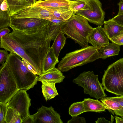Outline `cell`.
Segmentation results:
<instances>
[{
	"instance_id": "1",
	"label": "cell",
	"mask_w": 123,
	"mask_h": 123,
	"mask_svg": "<svg viewBox=\"0 0 123 123\" xmlns=\"http://www.w3.org/2000/svg\"><path fill=\"white\" fill-rule=\"evenodd\" d=\"M49 24L39 29L23 31H13L9 33L22 46L26 54L36 65L41 74L50 48L51 41L47 37Z\"/></svg>"
},
{
	"instance_id": "2",
	"label": "cell",
	"mask_w": 123,
	"mask_h": 123,
	"mask_svg": "<svg viewBox=\"0 0 123 123\" xmlns=\"http://www.w3.org/2000/svg\"><path fill=\"white\" fill-rule=\"evenodd\" d=\"M93 29L85 18L73 14L61 24L60 31L83 48L88 46V37Z\"/></svg>"
},
{
	"instance_id": "3",
	"label": "cell",
	"mask_w": 123,
	"mask_h": 123,
	"mask_svg": "<svg viewBox=\"0 0 123 123\" xmlns=\"http://www.w3.org/2000/svg\"><path fill=\"white\" fill-rule=\"evenodd\" d=\"M5 63L12 73L20 90L27 91L37 84L38 76L28 70L17 54L10 52Z\"/></svg>"
},
{
	"instance_id": "4",
	"label": "cell",
	"mask_w": 123,
	"mask_h": 123,
	"mask_svg": "<svg viewBox=\"0 0 123 123\" xmlns=\"http://www.w3.org/2000/svg\"><path fill=\"white\" fill-rule=\"evenodd\" d=\"M98 49L92 46L81 48L67 54L59 63L58 68L63 72L92 62L99 59Z\"/></svg>"
},
{
	"instance_id": "5",
	"label": "cell",
	"mask_w": 123,
	"mask_h": 123,
	"mask_svg": "<svg viewBox=\"0 0 123 123\" xmlns=\"http://www.w3.org/2000/svg\"><path fill=\"white\" fill-rule=\"evenodd\" d=\"M102 80L105 90L117 95L123 96V58L108 67Z\"/></svg>"
},
{
	"instance_id": "6",
	"label": "cell",
	"mask_w": 123,
	"mask_h": 123,
	"mask_svg": "<svg viewBox=\"0 0 123 123\" xmlns=\"http://www.w3.org/2000/svg\"><path fill=\"white\" fill-rule=\"evenodd\" d=\"M73 82L78 86L82 87L85 94L97 99L106 98L102 83L99 82L98 75L94 74L92 71H84L80 74Z\"/></svg>"
},
{
	"instance_id": "7",
	"label": "cell",
	"mask_w": 123,
	"mask_h": 123,
	"mask_svg": "<svg viewBox=\"0 0 123 123\" xmlns=\"http://www.w3.org/2000/svg\"><path fill=\"white\" fill-rule=\"evenodd\" d=\"M20 90L11 71L4 63L0 68V102L7 104Z\"/></svg>"
},
{
	"instance_id": "8",
	"label": "cell",
	"mask_w": 123,
	"mask_h": 123,
	"mask_svg": "<svg viewBox=\"0 0 123 123\" xmlns=\"http://www.w3.org/2000/svg\"><path fill=\"white\" fill-rule=\"evenodd\" d=\"M75 14L83 17L90 22L98 26L104 24L105 12L99 0H87L82 9Z\"/></svg>"
},
{
	"instance_id": "9",
	"label": "cell",
	"mask_w": 123,
	"mask_h": 123,
	"mask_svg": "<svg viewBox=\"0 0 123 123\" xmlns=\"http://www.w3.org/2000/svg\"><path fill=\"white\" fill-rule=\"evenodd\" d=\"M0 39V48L17 54L32 67L37 72V75L41 74L36 65L26 54L22 46L12 36L8 33Z\"/></svg>"
},
{
	"instance_id": "10",
	"label": "cell",
	"mask_w": 123,
	"mask_h": 123,
	"mask_svg": "<svg viewBox=\"0 0 123 123\" xmlns=\"http://www.w3.org/2000/svg\"><path fill=\"white\" fill-rule=\"evenodd\" d=\"M25 90H20L8 102V107L14 109L20 115L23 120L29 115L31 99Z\"/></svg>"
},
{
	"instance_id": "11",
	"label": "cell",
	"mask_w": 123,
	"mask_h": 123,
	"mask_svg": "<svg viewBox=\"0 0 123 123\" xmlns=\"http://www.w3.org/2000/svg\"><path fill=\"white\" fill-rule=\"evenodd\" d=\"M50 22V21L42 18H14L11 17L10 27L13 31H23L39 29L48 25Z\"/></svg>"
},
{
	"instance_id": "12",
	"label": "cell",
	"mask_w": 123,
	"mask_h": 123,
	"mask_svg": "<svg viewBox=\"0 0 123 123\" xmlns=\"http://www.w3.org/2000/svg\"><path fill=\"white\" fill-rule=\"evenodd\" d=\"M34 123H63L59 114L52 106L47 107L42 105L37 112L33 114Z\"/></svg>"
},
{
	"instance_id": "13",
	"label": "cell",
	"mask_w": 123,
	"mask_h": 123,
	"mask_svg": "<svg viewBox=\"0 0 123 123\" xmlns=\"http://www.w3.org/2000/svg\"><path fill=\"white\" fill-rule=\"evenodd\" d=\"M51 16L49 12L43 7L32 6L17 12L11 17L14 18H38L48 20Z\"/></svg>"
},
{
	"instance_id": "14",
	"label": "cell",
	"mask_w": 123,
	"mask_h": 123,
	"mask_svg": "<svg viewBox=\"0 0 123 123\" xmlns=\"http://www.w3.org/2000/svg\"><path fill=\"white\" fill-rule=\"evenodd\" d=\"M109 39L102 26L94 28L88 38V43L98 49L108 45L109 43Z\"/></svg>"
},
{
	"instance_id": "15",
	"label": "cell",
	"mask_w": 123,
	"mask_h": 123,
	"mask_svg": "<svg viewBox=\"0 0 123 123\" xmlns=\"http://www.w3.org/2000/svg\"><path fill=\"white\" fill-rule=\"evenodd\" d=\"M65 77L58 68L54 69L38 76V81H46L54 83H60L63 81Z\"/></svg>"
},
{
	"instance_id": "16",
	"label": "cell",
	"mask_w": 123,
	"mask_h": 123,
	"mask_svg": "<svg viewBox=\"0 0 123 123\" xmlns=\"http://www.w3.org/2000/svg\"><path fill=\"white\" fill-rule=\"evenodd\" d=\"M103 29L109 39L123 34V26L113 21L111 19L105 21Z\"/></svg>"
},
{
	"instance_id": "17",
	"label": "cell",
	"mask_w": 123,
	"mask_h": 123,
	"mask_svg": "<svg viewBox=\"0 0 123 123\" xmlns=\"http://www.w3.org/2000/svg\"><path fill=\"white\" fill-rule=\"evenodd\" d=\"M43 7L50 13L51 16L50 18L58 19L65 21L69 19L73 14L70 7L56 8Z\"/></svg>"
},
{
	"instance_id": "18",
	"label": "cell",
	"mask_w": 123,
	"mask_h": 123,
	"mask_svg": "<svg viewBox=\"0 0 123 123\" xmlns=\"http://www.w3.org/2000/svg\"><path fill=\"white\" fill-rule=\"evenodd\" d=\"M6 0L8 6L10 16L22 10L33 6L28 0Z\"/></svg>"
},
{
	"instance_id": "19",
	"label": "cell",
	"mask_w": 123,
	"mask_h": 123,
	"mask_svg": "<svg viewBox=\"0 0 123 123\" xmlns=\"http://www.w3.org/2000/svg\"><path fill=\"white\" fill-rule=\"evenodd\" d=\"M120 50V45L113 42L109 43L98 49V58L105 59L111 56L118 55Z\"/></svg>"
},
{
	"instance_id": "20",
	"label": "cell",
	"mask_w": 123,
	"mask_h": 123,
	"mask_svg": "<svg viewBox=\"0 0 123 123\" xmlns=\"http://www.w3.org/2000/svg\"><path fill=\"white\" fill-rule=\"evenodd\" d=\"M0 29L10 27L11 16L6 0H0Z\"/></svg>"
},
{
	"instance_id": "21",
	"label": "cell",
	"mask_w": 123,
	"mask_h": 123,
	"mask_svg": "<svg viewBox=\"0 0 123 123\" xmlns=\"http://www.w3.org/2000/svg\"><path fill=\"white\" fill-rule=\"evenodd\" d=\"M85 112L92 111L100 112L105 111L106 109L105 105L98 99H94L90 98H85L82 101Z\"/></svg>"
},
{
	"instance_id": "22",
	"label": "cell",
	"mask_w": 123,
	"mask_h": 123,
	"mask_svg": "<svg viewBox=\"0 0 123 123\" xmlns=\"http://www.w3.org/2000/svg\"><path fill=\"white\" fill-rule=\"evenodd\" d=\"M72 2L67 0H46L37 1L33 6H38L43 7L56 8L70 7Z\"/></svg>"
},
{
	"instance_id": "23",
	"label": "cell",
	"mask_w": 123,
	"mask_h": 123,
	"mask_svg": "<svg viewBox=\"0 0 123 123\" xmlns=\"http://www.w3.org/2000/svg\"><path fill=\"white\" fill-rule=\"evenodd\" d=\"M41 88L44 97L47 101L55 98L58 95L55 83L46 81H42Z\"/></svg>"
},
{
	"instance_id": "24",
	"label": "cell",
	"mask_w": 123,
	"mask_h": 123,
	"mask_svg": "<svg viewBox=\"0 0 123 123\" xmlns=\"http://www.w3.org/2000/svg\"><path fill=\"white\" fill-rule=\"evenodd\" d=\"M59 62L58 58L55 56L53 49L51 47L49 50L44 62L42 74L54 68L56 65Z\"/></svg>"
},
{
	"instance_id": "25",
	"label": "cell",
	"mask_w": 123,
	"mask_h": 123,
	"mask_svg": "<svg viewBox=\"0 0 123 123\" xmlns=\"http://www.w3.org/2000/svg\"><path fill=\"white\" fill-rule=\"evenodd\" d=\"M66 38L64 34L60 31L51 46L55 56L58 58L61 50L65 44Z\"/></svg>"
},
{
	"instance_id": "26",
	"label": "cell",
	"mask_w": 123,
	"mask_h": 123,
	"mask_svg": "<svg viewBox=\"0 0 123 123\" xmlns=\"http://www.w3.org/2000/svg\"><path fill=\"white\" fill-rule=\"evenodd\" d=\"M6 123H22L19 114L12 108L8 107L5 118Z\"/></svg>"
},
{
	"instance_id": "27",
	"label": "cell",
	"mask_w": 123,
	"mask_h": 123,
	"mask_svg": "<svg viewBox=\"0 0 123 123\" xmlns=\"http://www.w3.org/2000/svg\"><path fill=\"white\" fill-rule=\"evenodd\" d=\"M69 113L72 117L77 116L85 112L83 101L74 103L69 109Z\"/></svg>"
},
{
	"instance_id": "28",
	"label": "cell",
	"mask_w": 123,
	"mask_h": 123,
	"mask_svg": "<svg viewBox=\"0 0 123 123\" xmlns=\"http://www.w3.org/2000/svg\"><path fill=\"white\" fill-rule=\"evenodd\" d=\"M105 105L106 109L113 111L119 110L122 108L120 103L118 101L107 97L100 99Z\"/></svg>"
},
{
	"instance_id": "29",
	"label": "cell",
	"mask_w": 123,
	"mask_h": 123,
	"mask_svg": "<svg viewBox=\"0 0 123 123\" xmlns=\"http://www.w3.org/2000/svg\"><path fill=\"white\" fill-rule=\"evenodd\" d=\"M62 23L57 24L50 22L48 26L47 37L51 41L55 40L60 31L61 26Z\"/></svg>"
},
{
	"instance_id": "30",
	"label": "cell",
	"mask_w": 123,
	"mask_h": 123,
	"mask_svg": "<svg viewBox=\"0 0 123 123\" xmlns=\"http://www.w3.org/2000/svg\"><path fill=\"white\" fill-rule=\"evenodd\" d=\"M86 1L80 0L71 2L70 8L73 14H75L76 12L82 9L86 4Z\"/></svg>"
},
{
	"instance_id": "31",
	"label": "cell",
	"mask_w": 123,
	"mask_h": 123,
	"mask_svg": "<svg viewBox=\"0 0 123 123\" xmlns=\"http://www.w3.org/2000/svg\"><path fill=\"white\" fill-rule=\"evenodd\" d=\"M0 123H6L5 118L8 107L6 104L0 102Z\"/></svg>"
},
{
	"instance_id": "32",
	"label": "cell",
	"mask_w": 123,
	"mask_h": 123,
	"mask_svg": "<svg viewBox=\"0 0 123 123\" xmlns=\"http://www.w3.org/2000/svg\"><path fill=\"white\" fill-rule=\"evenodd\" d=\"M109 97L111 99L118 101L120 103L122 108L119 110L113 112L116 116H120L123 118V96Z\"/></svg>"
},
{
	"instance_id": "33",
	"label": "cell",
	"mask_w": 123,
	"mask_h": 123,
	"mask_svg": "<svg viewBox=\"0 0 123 123\" xmlns=\"http://www.w3.org/2000/svg\"><path fill=\"white\" fill-rule=\"evenodd\" d=\"M86 120L83 117L78 116L72 117V118L67 122V123H85Z\"/></svg>"
},
{
	"instance_id": "34",
	"label": "cell",
	"mask_w": 123,
	"mask_h": 123,
	"mask_svg": "<svg viewBox=\"0 0 123 123\" xmlns=\"http://www.w3.org/2000/svg\"><path fill=\"white\" fill-rule=\"evenodd\" d=\"M8 53L5 50H0V64H3L6 61L8 55Z\"/></svg>"
},
{
	"instance_id": "35",
	"label": "cell",
	"mask_w": 123,
	"mask_h": 123,
	"mask_svg": "<svg viewBox=\"0 0 123 123\" xmlns=\"http://www.w3.org/2000/svg\"><path fill=\"white\" fill-rule=\"evenodd\" d=\"M110 40L120 45H123V34L112 38Z\"/></svg>"
},
{
	"instance_id": "36",
	"label": "cell",
	"mask_w": 123,
	"mask_h": 123,
	"mask_svg": "<svg viewBox=\"0 0 123 123\" xmlns=\"http://www.w3.org/2000/svg\"><path fill=\"white\" fill-rule=\"evenodd\" d=\"M111 19L116 23L123 26V13L117 15Z\"/></svg>"
},
{
	"instance_id": "37",
	"label": "cell",
	"mask_w": 123,
	"mask_h": 123,
	"mask_svg": "<svg viewBox=\"0 0 123 123\" xmlns=\"http://www.w3.org/2000/svg\"><path fill=\"white\" fill-rule=\"evenodd\" d=\"M22 61L23 63L28 70L34 74L37 75V72L31 65L23 59Z\"/></svg>"
},
{
	"instance_id": "38",
	"label": "cell",
	"mask_w": 123,
	"mask_h": 123,
	"mask_svg": "<svg viewBox=\"0 0 123 123\" xmlns=\"http://www.w3.org/2000/svg\"><path fill=\"white\" fill-rule=\"evenodd\" d=\"M22 123H34L33 114L29 115L23 120Z\"/></svg>"
},
{
	"instance_id": "39",
	"label": "cell",
	"mask_w": 123,
	"mask_h": 123,
	"mask_svg": "<svg viewBox=\"0 0 123 123\" xmlns=\"http://www.w3.org/2000/svg\"><path fill=\"white\" fill-rule=\"evenodd\" d=\"M10 31V30L7 27L0 29V39L9 33Z\"/></svg>"
},
{
	"instance_id": "40",
	"label": "cell",
	"mask_w": 123,
	"mask_h": 123,
	"mask_svg": "<svg viewBox=\"0 0 123 123\" xmlns=\"http://www.w3.org/2000/svg\"><path fill=\"white\" fill-rule=\"evenodd\" d=\"M119 6V9L117 15L123 13V0H120V2L117 4Z\"/></svg>"
},
{
	"instance_id": "41",
	"label": "cell",
	"mask_w": 123,
	"mask_h": 123,
	"mask_svg": "<svg viewBox=\"0 0 123 123\" xmlns=\"http://www.w3.org/2000/svg\"><path fill=\"white\" fill-rule=\"evenodd\" d=\"M48 20L54 23L57 24L62 23L65 21L59 19L53 18H50Z\"/></svg>"
},
{
	"instance_id": "42",
	"label": "cell",
	"mask_w": 123,
	"mask_h": 123,
	"mask_svg": "<svg viewBox=\"0 0 123 123\" xmlns=\"http://www.w3.org/2000/svg\"><path fill=\"white\" fill-rule=\"evenodd\" d=\"M96 123H111V122L105 119L104 117L98 118L95 122Z\"/></svg>"
},
{
	"instance_id": "43",
	"label": "cell",
	"mask_w": 123,
	"mask_h": 123,
	"mask_svg": "<svg viewBox=\"0 0 123 123\" xmlns=\"http://www.w3.org/2000/svg\"><path fill=\"white\" fill-rule=\"evenodd\" d=\"M116 123H123V118L119 117L117 116H115Z\"/></svg>"
},
{
	"instance_id": "44",
	"label": "cell",
	"mask_w": 123,
	"mask_h": 123,
	"mask_svg": "<svg viewBox=\"0 0 123 123\" xmlns=\"http://www.w3.org/2000/svg\"><path fill=\"white\" fill-rule=\"evenodd\" d=\"M28 0L32 5L33 6L35 4L37 1L36 0Z\"/></svg>"
},
{
	"instance_id": "45",
	"label": "cell",
	"mask_w": 123,
	"mask_h": 123,
	"mask_svg": "<svg viewBox=\"0 0 123 123\" xmlns=\"http://www.w3.org/2000/svg\"><path fill=\"white\" fill-rule=\"evenodd\" d=\"M67 0L71 2H76V1H80V0L86 1L87 0Z\"/></svg>"
},
{
	"instance_id": "46",
	"label": "cell",
	"mask_w": 123,
	"mask_h": 123,
	"mask_svg": "<svg viewBox=\"0 0 123 123\" xmlns=\"http://www.w3.org/2000/svg\"><path fill=\"white\" fill-rule=\"evenodd\" d=\"M41 1H44L46 0H40Z\"/></svg>"
}]
</instances>
